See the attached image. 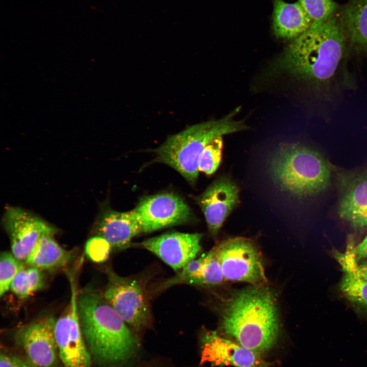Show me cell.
Wrapping results in <instances>:
<instances>
[{"label":"cell","instance_id":"15","mask_svg":"<svg viewBox=\"0 0 367 367\" xmlns=\"http://www.w3.org/2000/svg\"><path fill=\"white\" fill-rule=\"evenodd\" d=\"M339 217L355 227L367 226V170L338 174Z\"/></svg>","mask_w":367,"mask_h":367},{"label":"cell","instance_id":"3","mask_svg":"<svg viewBox=\"0 0 367 367\" xmlns=\"http://www.w3.org/2000/svg\"><path fill=\"white\" fill-rule=\"evenodd\" d=\"M275 297L263 285H253L233 294L221 313L224 333L242 346L260 353L275 344L279 318Z\"/></svg>","mask_w":367,"mask_h":367},{"label":"cell","instance_id":"5","mask_svg":"<svg viewBox=\"0 0 367 367\" xmlns=\"http://www.w3.org/2000/svg\"><path fill=\"white\" fill-rule=\"evenodd\" d=\"M237 109L223 118L195 124L170 136L155 150L154 161L165 164L194 184L197 179L198 160L208 143L215 137L246 129L242 120L233 118Z\"/></svg>","mask_w":367,"mask_h":367},{"label":"cell","instance_id":"26","mask_svg":"<svg viewBox=\"0 0 367 367\" xmlns=\"http://www.w3.org/2000/svg\"><path fill=\"white\" fill-rule=\"evenodd\" d=\"M205 259V254L197 259H194L182 268L175 276L163 282L160 290L166 289L179 283H189V281L198 273Z\"/></svg>","mask_w":367,"mask_h":367},{"label":"cell","instance_id":"29","mask_svg":"<svg viewBox=\"0 0 367 367\" xmlns=\"http://www.w3.org/2000/svg\"><path fill=\"white\" fill-rule=\"evenodd\" d=\"M0 367H38L27 358L13 354L1 353Z\"/></svg>","mask_w":367,"mask_h":367},{"label":"cell","instance_id":"14","mask_svg":"<svg viewBox=\"0 0 367 367\" xmlns=\"http://www.w3.org/2000/svg\"><path fill=\"white\" fill-rule=\"evenodd\" d=\"M202 356L215 366L268 367L269 362L260 353L247 349L236 342L221 336L217 332L204 333L201 339Z\"/></svg>","mask_w":367,"mask_h":367},{"label":"cell","instance_id":"24","mask_svg":"<svg viewBox=\"0 0 367 367\" xmlns=\"http://www.w3.org/2000/svg\"><path fill=\"white\" fill-rule=\"evenodd\" d=\"M23 261L17 259L12 253L4 251L0 257V296L10 289L11 283L17 274L25 267Z\"/></svg>","mask_w":367,"mask_h":367},{"label":"cell","instance_id":"12","mask_svg":"<svg viewBox=\"0 0 367 367\" xmlns=\"http://www.w3.org/2000/svg\"><path fill=\"white\" fill-rule=\"evenodd\" d=\"M202 237L198 233L170 232L148 239L140 245L177 271L195 258Z\"/></svg>","mask_w":367,"mask_h":367},{"label":"cell","instance_id":"20","mask_svg":"<svg viewBox=\"0 0 367 367\" xmlns=\"http://www.w3.org/2000/svg\"><path fill=\"white\" fill-rule=\"evenodd\" d=\"M42 270L33 266L24 268L13 279L10 289L17 297L25 298L42 289L45 284Z\"/></svg>","mask_w":367,"mask_h":367},{"label":"cell","instance_id":"18","mask_svg":"<svg viewBox=\"0 0 367 367\" xmlns=\"http://www.w3.org/2000/svg\"><path fill=\"white\" fill-rule=\"evenodd\" d=\"M53 235L42 236L25 260V264L41 270L54 271L70 264L74 257L73 251L62 248Z\"/></svg>","mask_w":367,"mask_h":367},{"label":"cell","instance_id":"23","mask_svg":"<svg viewBox=\"0 0 367 367\" xmlns=\"http://www.w3.org/2000/svg\"><path fill=\"white\" fill-rule=\"evenodd\" d=\"M222 136L214 138L202 151L198 163L199 171L207 175L214 173L218 168L222 158Z\"/></svg>","mask_w":367,"mask_h":367},{"label":"cell","instance_id":"16","mask_svg":"<svg viewBox=\"0 0 367 367\" xmlns=\"http://www.w3.org/2000/svg\"><path fill=\"white\" fill-rule=\"evenodd\" d=\"M95 228L97 236L106 241L111 248L117 249L126 248L135 237L142 232L134 209L105 212L98 219Z\"/></svg>","mask_w":367,"mask_h":367},{"label":"cell","instance_id":"17","mask_svg":"<svg viewBox=\"0 0 367 367\" xmlns=\"http://www.w3.org/2000/svg\"><path fill=\"white\" fill-rule=\"evenodd\" d=\"M273 4L272 26L277 37L295 39L312 22L298 1L291 3L273 0Z\"/></svg>","mask_w":367,"mask_h":367},{"label":"cell","instance_id":"4","mask_svg":"<svg viewBox=\"0 0 367 367\" xmlns=\"http://www.w3.org/2000/svg\"><path fill=\"white\" fill-rule=\"evenodd\" d=\"M269 172L281 190L294 196H313L329 186L331 168L318 152L293 143L281 145L269 162Z\"/></svg>","mask_w":367,"mask_h":367},{"label":"cell","instance_id":"27","mask_svg":"<svg viewBox=\"0 0 367 367\" xmlns=\"http://www.w3.org/2000/svg\"><path fill=\"white\" fill-rule=\"evenodd\" d=\"M336 257L345 272L355 274L367 281V263L357 261L351 249L344 253L337 254Z\"/></svg>","mask_w":367,"mask_h":367},{"label":"cell","instance_id":"10","mask_svg":"<svg viewBox=\"0 0 367 367\" xmlns=\"http://www.w3.org/2000/svg\"><path fill=\"white\" fill-rule=\"evenodd\" d=\"M3 221L10 240L11 253L23 262L42 236L54 235L57 232L56 229L50 224L18 207H8Z\"/></svg>","mask_w":367,"mask_h":367},{"label":"cell","instance_id":"6","mask_svg":"<svg viewBox=\"0 0 367 367\" xmlns=\"http://www.w3.org/2000/svg\"><path fill=\"white\" fill-rule=\"evenodd\" d=\"M108 282L104 298L127 325L139 331L151 322V310L146 290L135 278L120 276L107 271Z\"/></svg>","mask_w":367,"mask_h":367},{"label":"cell","instance_id":"25","mask_svg":"<svg viewBox=\"0 0 367 367\" xmlns=\"http://www.w3.org/2000/svg\"><path fill=\"white\" fill-rule=\"evenodd\" d=\"M312 22L326 20L334 15L336 5L333 0H298Z\"/></svg>","mask_w":367,"mask_h":367},{"label":"cell","instance_id":"21","mask_svg":"<svg viewBox=\"0 0 367 367\" xmlns=\"http://www.w3.org/2000/svg\"><path fill=\"white\" fill-rule=\"evenodd\" d=\"M224 279L215 248L205 254V259L201 268L188 284L215 285L221 283Z\"/></svg>","mask_w":367,"mask_h":367},{"label":"cell","instance_id":"13","mask_svg":"<svg viewBox=\"0 0 367 367\" xmlns=\"http://www.w3.org/2000/svg\"><path fill=\"white\" fill-rule=\"evenodd\" d=\"M239 202V190L228 176L216 179L198 199L208 230L213 237Z\"/></svg>","mask_w":367,"mask_h":367},{"label":"cell","instance_id":"2","mask_svg":"<svg viewBox=\"0 0 367 367\" xmlns=\"http://www.w3.org/2000/svg\"><path fill=\"white\" fill-rule=\"evenodd\" d=\"M77 308L86 345L97 364L116 366L134 356L136 338L102 294L92 290L77 294Z\"/></svg>","mask_w":367,"mask_h":367},{"label":"cell","instance_id":"11","mask_svg":"<svg viewBox=\"0 0 367 367\" xmlns=\"http://www.w3.org/2000/svg\"><path fill=\"white\" fill-rule=\"evenodd\" d=\"M55 323L51 316H43L21 326L16 332L17 345L38 367H57L58 363Z\"/></svg>","mask_w":367,"mask_h":367},{"label":"cell","instance_id":"19","mask_svg":"<svg viewBox=\"0 0 367 367\" xmlns=\"http://www.w3.org/2000/svg\"><path fill=\"white\" fill-rule=\"evenodd\" d=\"M340 20L350 43L367 53V0H351L343 9Z\"/></svg>","mask_w":367,"mask_h":367},{"label":"cell","instance_id":"22","mask_svg":"<svg viewBox=\"0 0 367 367\" xmlns=\"http://www.w3.org/2000/svg\"><path fill=\"white\" fill-rule=\"evenodd\" d=\"M339 287L349 301L367 308V281L355 274L345 272Z\"/></svg>","mask_w":367,"mask_h":367},{"label":"cell","instance_id":"1","mask_svg":"<svg viewBox=\"0 0 367 367\" xmlns=\"http://www.w3.org/2000/svg\"><path fill=\"white\" fill-rule=\"evenodd\" d=\"M347 41L341 21L334 15L312 22L277 61L276 68L317 86L326 85L337 70Z\"/></svg>","mask_w":367,"mask_h":367},{"label":"cell","instance_id":"9","mask_svg":"<svg viewBox=\"0 0 367 367\" xmlns=\"http://www.w3.org/2000/svg\"><path fill=\"white\" fill-rule=\"evenodd\" d=\"M143 233L153 231L188 222L192 214L180 197L161 193L145 197L134 208Z\"/></svg>","mask_w":367,"mask_h":367},{"label":"cell","instance_id":"8","mask_svg":"<svg viewBox=\"0 0 367 367\" xmlns=\"http://www.w3.org/2000/svg\"><path fill=\"white\" fill-rule=\"evenodd\" d=\"M70 281L69 306L55 323V334L59 357L64 367H91L92 358L80 323L75 285L74 280Z\"/></svg>","mask_w":367,"mask_h":367},{"label":"cell","instance_id":"28","mask_svg":"<svg viewBox=\"0 0 367 367\" xmlns=\"http://www.w3.org/2000/svg\"><path fill=\"white\" fill-rule=\"evenodd\" d=\"M111 248L108 242L98 236L89 240L86 246L88 256L93 261L97 262L106 259Z\"/></svg>","mask_w":367,"mask_h":367},{"label":"cell","instance_id":"30","mask_svg":"<svg viewBox=\"0 0 367 367\" xmlns=\"http://www.w3.org/2000/svg\"><path fill=\"white\" fill-rule=\"evenodd\" d=\"M357 261L367 258V235L356 247L352 249Z\"/></svg>","mask_w":367,"mask_h":367},{"label":"cell","instance_id":"7","mask_svg":"<svg viewBox=\"0 0 367 367\" xmlns=\"http://www.w3.org/2000/svg\"><path fill=\"white\" fill-rule=\"evenodd\" d=\"M215 249L225 279L253 285L265 282L261 256L252 241L242 237L231 238Z\"/></svg>","mask_w":367,"mask_h":367}]
</instances>
